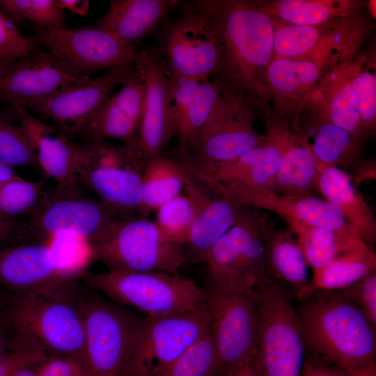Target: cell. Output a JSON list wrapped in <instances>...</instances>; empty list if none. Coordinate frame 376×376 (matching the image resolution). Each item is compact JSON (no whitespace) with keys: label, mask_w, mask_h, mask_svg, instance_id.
I'll return each instance as SVG.
<instances>
[{"label":"cell","mask_w":376,"mask_h":376,"mask_svg":"<svg viewBox=\"0 0 376 376\" xmlns=\"http://www.w3.org/2000/svg\"><path fill=\"white\" fill-rule=\"evenodd\" d=\"M154 49L169 74L193 79H215L221 61L216 33L207 18L191 1L180 15L164 22Z\"/></svg>","instance_id":"8fae6325"},{"label":"cell","mask_w":376,"mask_h":376,"mask_svg":"<svg viewBox=\"0 0 376 376\" xmlns=\"http://www.w3.org/2000/svg\"><path fill=\"white\" fill-rule=\"evenodd\" d=\"M0 162L13 169L39 166L25 132L8 111H0Z\"/></svg>","instance_id":"ab89813d"},{"label":"cell","mask_w":376,"mask_h":376,"mask_svg":"<svg viewBox=\"0 0 376 376\" xmlns=\"http://www.w3.org/2000/svg\"><path fill=\"white\" fill-rule=\"evenodd\" d=\"M287 224L313 273L322 269L339 256L367 244L357 234L308 226L295 221Z\"/></svg>","instance_id":"d6a6232c"},{"label":"cell","mask_w":376,"mask_h":376,"mask_svg":"<svg viewBox=\"0 0 376 376\" xmlns=\"http://www.w3.org/2000/svg\"><path fill=\"white\" fill-rule=\"evenodd\" d=\"M317 192L335 204L347 222L373 249L376 241V219L370 206L354 187L351 175L336 167L320 166Z\"/></svg>","instance_id":"f546056e"},{"label":"cell","mask_w":376,"mask_h":376,"mask_svg":"<svg viewBox=\"0 0 376 376\" xmlns=\"http://www.w3.org/2000/svg\"><path fill=\"white\" fill-rule=\"evenodd\" d=\"M179 1L111 0L107 12L97 19V28L120 42L136 48L146 37L165 22Z\"/></svg>","instance_id":"83f0119b"},{"label":"cell","mask_w":376,"mask_h":376,"mask_svg":"<svg viewBox=\"0 0 376 376\" xmlns=\"http://www.w3.org/2000/svg\"><path fill=\"white\" fill-rule=\"evenodd\" d=\"M75 276L61 269L45 242H27L0 250V286L22 296H72Z\"/></svg>","instance_id":"2e32d148"},{"label":"cell","mask_w":376,"mask_h":376,"mask_svg":"<svg viewBox=\"0 0 376 376\" xmlns=\"http://www.w3.org/2000/svg\"><path fill=\"white\" fill-rule=\"evenodd\" d=\"M46 358L41 352L15 351L0 361V376H12L23 365L39 363Z\"/></svg>","instance_id":"7dc6e473"},{"label":"cell","mask_w":376,"mask_h":376,"mask_svg":"<svg viewBox=\"0 0 376 376\" xmlns=\"http://www.w3.org/2000/svg\"><path fill=\"white\" fill-rule=\"evenodd\" d=\"M338 291L361 311L376 331V270L348 288Z\"/></svg>","instance_id":"f6af8a7d"},{"label":"cell","mask_w":376,"mask_h":376,"mask_svg":"<svg viewBox=\"0 0 376 376\" xmlns=\"http://www.w3.org/2000/svg\"><path fill=\"white\" fill-rule=\"evenodd\" d=\"M352 180L357 184L364 180H375V164L373 162L363 161L350 175Z\"/></svg>","instance_id":"f907efd6"},{"label":"cell","mask_w":376,"mask_h":376,"mask_svg":"<svg viewBox=\"0 0 376 376\" xmlns=\"http://www.w3.org/2000/svg\"><path fill=\"white\" fill-rule=\"evenodd\" d=\"M4 291H2L1 290H0V297L2 295V294L3 293Z\"/></svg>","instance_id":"94428289"},{"label":"cell","mask_w":376,"mask_h":376,"mask_svg":"<svg viewBox=\"0 0 376 376\" xmlns=\"http://www.w3.org/2000/svg\"><path fill=\"white\" fill-rule=\"evenodd\" d=\"M265 134L267 139L262 144L233 159L216 164L189 163L205 172L242 206L269 210L278 195L273 182L280 151L275 139Z\"/></svg>","instance_id":"9a60e30c"},{"label":"cell","mask_w":376,"mask_h":376,"mask_svg":"<svg viewBox=\"0 0 376 376\" xmlns=\"http://www.w3.org/2000/svg\"><path fill=\"white\" fill-rule=\"evenodd\" d=\"M88 289L79 286L75 298L84 322L89 375L131 376L147 315L127 309Z\"/></svg>","instance_id":"277c9868"},{"label":"cell","mask_w":376,"mask_h":376,"mask_svg":"<svg viewBox=\"0 0 376 376\" xmlns=\"http://www.w3.org/2000/svg\"><path fill=\"white\" fill-rule=\"evenodd\" d=\"M32 36H23L13 22L0 10V58L16 61L40 51Z\"/></svg>","instance_id":"ee69618b"},{"label":"cell","mask_w":376,"mask_h":376,"mask_svg":"<svg viewBox=\"0 0 376 376\" xmlns=\"http://www.w3.org/2000/svg\"><path fill=\"white\" fill-rule=\"evenodd\" d=\"M8 111L16 118L25 132L34 157L44 172L43 180L52 178L57 187L79 182V143L67 139L59 131L31 115L25 107L10 106Z\"/></svg>","instance_id":"d4e9b609"},{"label":"cell","mask_w":376,"mask_h":376,"mask_svg":"<svg viewBox=\"0 0 376 376\" xmlns=\"http://www.w3.org/2000/svg\"><path fill=\"white\" fill-rule=\"evenodd\" d=\"M257 361L263 376H301L306 350L293 293L273 279L256 289Z\"/></svg>","instance_id":"9c48e42d"},{"label":"cell","mask_w":376,"mask_h":376,"mask_svg":"<svg viewBox=\"0 0 376 376\" xmlns=\"http://www.w3.org/2000/svg\"><path fill=\"white\" fill-rule=\"evenodd\" d=\"M246 208L217 182L211 198L196 217L186 240V261L205 263L210 250L238 222Z\"/></svg>","instance_id":"f1b7e54d"},{"label":"cell","mask_w":376,"mask_h":376,"mask_svg":"<svg viewBox=\"0 0 376 376\" xmlns=\"http://www.w3.org/2000/svg\"><path fill=\"white\" fill-rule=\"evenodd\" d=\"M21 222L17 217L0 213V245L16 237Z\"/></svg>","instance_id":"681fc988"},{"label":"cell","mask_w":376,"mask_h":376,"mask_svg":"<svg viewBox=\"0 0 376 376\" xmlns=\"http://www.w3.org/2000/svg\"><path fill=\"white\" fill-rule=\"evenodd\" d=\"M249 105L240 97L224 93L191 149L173 156L196 164H216L233 159L262 144L267 137L255 130Z\"/></svg>","instance_id":"5bb4252c"},{"label":"cell","mask_w":376,"mask_h":376,"mask_svg":"<svg viewBox=\"0 0 376 376\" xmlns=\"http://www.w3.org/2000/svg\"><path fill=\"white\" fill-rule=\"evenodd\" d=\"M143 199L140 215L148 217L159 207L182 194L185 187L182 164L172 155L148 162L142 173Z\"/></svg>","instance_id":"d590c367"},{"label":"cell","mask_w":376,"mask_h":376,"mask_svg":"<svg viewBox=\"0 0 376 376\" xmlns=\"http://www.w3.org/2000/svg\"><path fill=\"white\" fill-rule=\"evenodd\" d=\"M13 352L10 340L0 321V361Z\"/></svg>","instance_id":"db71d44e"},{"label":"cell","mask_w":376,"mask_h":376,"mask_svg":"<svg viewBox=\"0 0 376 376\" xmlns=\"http://www.w3.org/2000/svg\"><path fill=\"white\" fill-rule=\"evenodd\" d=\"M269 211L281 217L286 223L295 221L308 226L357 234L335 204L315 195H277Z\"/></svg>","instance_id":"836d02e7"},{"label":"cell","mask_w":376,"mask_h":376,"mask_svg":"<svg viewBox=\"0 0 376 376\" xmlns=\"http://www.w3.org/2000/svg\"><path fill=\"white\" fill-rule=\"evenodd\" d=\"M144 95L137 148L146 166L165 154L173 136L170 116L169 79L162 58L152 49L139 52Z\"/></svg>","instance_id":"ffe728a7"},{"label":"cell","mask_w":376,"mask_h":376,"mask_svg":"<svg viewBox=\"0 0 376 376\" xmlns=\"http://www.w3.org/2000/svg\"><path fill=\"white\" fill-rule=\"evenodd\" d=\"M5 292L0 297V317L2 313L3 306V299H4Z\"/></svg>","instance_id":"91938a15"},{"label":"cell","mask_w":376,"mask_h":376,"mask_svg":"<svg viewBox=\"0 0 376 376\" xmlns=\"http://www.w3.org/2000/svg\"><path fill=\"white\" fill-rule=\"evenodd\" d=\"M356 64L357 58L330 68L311 94L307 106L313 107L316 118L363 139L365 136L351 86Z\"/></svg>","instance_id":"4316f807"},{"label":"cell","mask_w":376,"mask_h":376,"mask_svg":"<svg viewBox=\"0 0 376 376\" xmlns=\"http://www.w3.org/2000/svg\"><path fill=\"white\" fill-rule=\"evenodd\" d=\"M333 63L323 61L274 57L265 73V87L278 119L295 118Z\"/></svg>","instance_id":"cb8c5ba5"},{"label":"cell","mask_w":376,"mask_h":376,"mask_svg":"<svg viewBox=\"0 0 376 376\" xmlns=\"http://www.w3.org/2000/svg\"><path fill=\"white\" fill-rule=\"evenodd\" d=\"M265 251L268 276L287 287L297 300L303 299L310 284L308 265L291 230L276 228L269 223Z\"/></svg>","instance_id":"4dcf8cb0"},{"label":"cell","mask_w":376,"mask_h":376,"mask_svg":"<svg viewBox=\"0 0 376 376\" xmlns=\"http://www.w3.org/2000/svg\"><path fill=\"white\" fill-rule=\"evenodd\" d=\"M306 357L301 376H350L346 370Z\"/></svg>","instance_id":"c3c4849f"},{"label":"cell","mask_w":376,"mask_h":376,"mask_svg":"<svg viewBox=\"0 0 376 376\" xmlns=\"http://www.w3.org/2000/svg\"><path fill=\"white\" fill-rule=\"evenodd\" d=\"M346 370L350 376H376V364L374 361L362 367Z\"/></svg>","instance_id":"11a10c76"},{"label":"cell","mask_w":376,"mask_h":376,"mask_svg":"<svg viewBox=\"0 0 376 376\" xmlns=\"http://www.w3.org/2000/svg\"><path fill=\"white\" fill-rule=\"evenodd\" d=\"M15 62L0 58V77L12 67Z\"/></svg>","instance_id":"680465c9"},{"label":"cell","mask_w":376,"mask_h":376,"mask_svg":"<svg viewBox=\"0 0 376 376\" xmlns=\"http://www.w3.org/2000/svg\"><path fill=\"white\" fill-rule=\"evenodd\" d=\"M168 75L173 136L178 141L174 154L181 155L194 146L224 93L215 79Z\"/></svg>","instance_id":"44dd1931"},{"label":"cell","mask_w":376,"mask_h":376,"mask_svg":"<svg viewBox=\"0 0 376 376\" xmlns=\"http://www.w3.org/2000/svg\"><path fill=\"white\" fill-rule=\"evenodd\" d=\"M266 213L246 208L238 222L210 250L207 264L211 288L237 293L253 290L271 278L265 261Z\"/></svg>","instance_id":"ba28073f"},{"label":"cell","mask_w":376,"mask_h":376,"mask_svg":"<svg viewBox=\"0 0 376 376\" xmlns=\"http://www.w3.org/2000/svg\"><path fill=\"white\" fill-rule=\"evenodd\" d=\"M31 35L40 48L57 58L63 68L79 79L96 72L136 64L139 52L92 26L49 29L33 23Z\"/></svg>","instance_id":"4fadbf2b"},{"label":"cell","mask_w":376,"mask_h":376,"mask_svg":"<svg viewBox=\"0 0 376 376\" xmlns=\"http://www.w3.org/2000/svg\"><path fill=\"white\" fill-rule=\"evenodd\" d=\"M89 242L93 260L109 271L178 274L186 262L184 245L141 215L114 220Z\"/></svg>","instance_id":"5b68a950"},{"label":"cell","mask_w":376,"mask_h":376,"mask_svg":"<svg viewBox=\"0 0 376 376\" xmlns=\"http://www.w3.org/2000/svg\"><path fill=\"white\" fill-rule=\"evenodd\" d=\"M118 92L99 107L80 134L83 143L116 139L136 144L141 119L144 81L139 62Z\"/></svg>","instance_id":"7402d4cb"},{"label":"cell","mask_w":376,"mask_h":376,"mask_svg":"<svg viewBox=\"0 0 376 376\" xmlns=\"http://www.w3.org/2000/svg\"><path fill=\"white\" fill-rule=\"evenodd\" d=\"M299 302L306 356L344 370L375 361L376 331L339 291H313Z\"/></svg>","instance_id":"7a4b0ae2"},{"label":"cell","mask_w":376,"mask_h":376,"mask_svg":"<svg viewBox=\"0 0 376 376\" xmlns=\"http://www.w3.org/2000/svg\"><path fill=\"white\" fill-rule=\"evenodd\" d=\"M219 376H224V375H219Z\"/></svg>","instance_id":"6125c7cd"},{"label":"cell","mask_w":376,"mask_h":376,"mask_svg":"<svg viewBox=\"0 0 376 376\" xmlns=\"http://www.w3.org/2000/svg\"><path fill=\"white\" fill-rule=\"evenodd\" d=\"M212 26L221 48L216 77L224 93L249 104L269 100L265 73L274 57L275 25L258 1L194 0Z\"/></svg>","instance_id":"6da1fadb"},{"label":"cell","mask_w":376,"mask_h":376,"mask_svg":"<svg viewBox=\"0 0 376 376\" xmlns=\"http://www.w3.org/2000/svg\"><path fill=\"white\" fill-rule=\"evenodd\" d=\"M351 86L363 134L368 137L375 131L376 124V74L375 65H370L364 55L357 58Z\"/></svg>","instance_id":"60d3db41"},{"label":"cell","mask_w":376,"mask_h":376,"mask_svg":"<svg viewBox=\"0 0 376 376\" xmlns=\"http://www.w3.org/2000/svg\"><path fill=\"white\" fill-rule=\"evenodd\" d=\"M313 120V143L310 145L320 166H333L353 173L363 162V139L316 117Z\"/></svg>","instance_id":"e575fe53"},{"label":"cell","mask_w":376,"mask_h":376,"mask_svg":"<svg viewBox=\"0 0 376 376\" xmlns=\"http://www.w3.org/2000/svg\"><path fill=\"white\" fill-rule=\"evenodd\" d=\"M266 133L275 139L280 151L274 191L280 196L314 195L320 164L308 139L295 134L288 122L278 118L267 121Z\"/></svg>","instance_id":"484cf974"},{"label":"cell","mask_w":376,"mask_h":376,"mask_svg":"<svg viewBox=\"0 0 376 376\" xmlns=\"http://www.w3.org/2000/svg\"><path fill=\"white\" fill-rule=\"evenodd\" d=\"M207 326L204 307L194 312L146 315L131 376H156L197 340Z\"/></svg>","instance_id":"ac0fdd59"},{"label":"cell","mask_w":376,"mask_h":376,"mask_svg":"<svg viewBox=\"0 0 376 376\" xmlns=\"http://www.w3.org/2000/svg\"><path fill=\"white\" fill-rule=\"evenodd\" d=\"M84 285L112 301L147 315L187 313L203 308L204 294L192 281L166 272H86Z\"/></svg>","instance_id":"52a82bcc"},{"label":"cell","mask_w":376,"mask_h":376,"mask_svg":"<svg viewBox=\"0 0 376 376\" xmlns=\"http://www.w3.org/2000/svg\"><path fill=\"white\" fill-rule=\"evenodd\" d=\"M79 181L45 193L38 208L21 222L16 237L47 242L60 233H71L91 242L111 223L120 219Z\"/></svg>","instance_id":"30bf717a"},{"label":"cell","mask_w":376,"mask_h":376,"mask_svg":"<svg viewBox=\"0 0 376 376\" xmlns=\"http://www.w3.org/2000/svg\"><path fill=\"white\" fill-rule=\"evenodd\" d=\"M61 8L67 10L73 15L85 17L88 15L90 2L88 0H58Z\"/></svg>","instance_id":"816d5d0a"},{"label":"cell","mask_w":376,"mask_h":376,"mask_svg":"<svg viewBox=\"0 0 376 376\" xmlns=\"http://www.w3.org/2000/svg\"><path fill=\"white\" fill-rule=\"evenodd\" d=\"M46 243L59 267L78 278L81 279L87 272V266L93 260L90 242L78 235L60 233L52 237Z\"/></svg>","instance_id":"7bdbcfd3"},{"label":"cell","mask_w":376,"mask_h":376,"mask_svg":"<svg viewBox=\"0 0 376 376\" xmlns=\"http://www.w3.org/2000/svg\"><path fill=\"white\" fill-rule=\"evenodd\" d=\"M219 355L207 328L180 356L156 376H219Z\"/></svg>","instance_id":"74e56055"},{"label":"cell","mask_w":376,"mask_h":376,"mask_svg":"<svg viewBox=\"0 0 376 376\" xmlns=\"http://www.w3.org/2000/svg\"><path fill=\"white\" fill-rule=\"evenodd\" d=\"M274 20V57L278 58L333 63L347 61L352 59L364 35L362 23L354 15L318 26Z\"/></svg>","instance_id":"e0dca14e"},{"label":"cell","mask_w":376,"mask_h":376,"mask_svg":"<svg viewBox=\"0 0 376 376\" xmlns=\"http://www.w3.org/2000/svg\"><path fill=\"white\" fill-rule=\"evenodd\" d=\"M262 9L285 24L318 26L353 16L359 3L350 0H277L258 1Z\"/></svg>","instance_id":"1f68e13d"},{"label":"cell","mask_w":376,"mask_h":376,"mask_svg":"<svg viewBox=\"0 0 376 376\" xmlns=\"http://www.w3.org/2000/svg\"><path fill=\"white\" fill-rule=\"evenodd\" d=\"M45 180L31 182L19 178L0 184V213L17 217L31 215L43 199Z\"/></svg>","instance_id":"b9f144b4"},{"label":"cell","mask_w":376,"mask_h":376,"mask_svg":"<svg viewBox=\"0 0 376 376\" xmlns=\"http://www.w3.org/2000/svg\"><path fill=\"white\" fill-rule=\"evenodd\" d=\"M21 178L13 168L0 162V184Z\"/></svg>","instance_id":"9f6ffc18"},{"label":"cell","mask_w":376,"mask_h":376,"mask_svg":"<svg viewBox=\"0 0 376 376\" xmlns=\"http://www.w3.org/2000/svg\"><path fill=\"white\" fill-rule=\"evenodd\" d=\"M225 376H263L256 357L251 361L231 370Z\"/></svg>","instance_id":"f5cc1de1"},{"label":"cell","mask_w":376,"mask_h":376,"mask_svg":"<svg viewBox=\"0 0 376 376\" xmlns=\"http://www.w3.org/2000/svg\"><path fill=\"white\" fill-rule=\"evenodd\" d=\"M203 294L208 329L225 376L257 355L258 313L256 290L228 293L208 286Z\"/></svg>","instance_id":"7c38bea8"},{"label":"cell","mask_w":376,"mask_h":376,"mask_svg":"<svg viewBox=\"0 0 376 376\" xmlns=\"http://www.w3.org/2000/svg\"><path fill=\"white\" fill-rule=\"evenodd\" d=\"M83 79L69 73L54 54L40 50L15 61L0 77V102L26 108L29 103Z\"/></svg>","instance_id":"603a6c76"},{"label":"cell","mask_w":376,"mask_h":376,"mask_svg":"<svg viewBox=\"0 0 376 376\" xmlns=\"http://www.w3.org/2000/svg\"><path fill=\"white\" fill-rule=\"evenodd\" d=\"M79 143V181L118 217L140 215L145 168L136 144L108 139Z\"/></svg>","instance_id":"8992f818"},{"label":"cell","mask_w":376,"mask_h":376,"mask_svg":"<svg viewBox=\"0 0 376 376\" xmlns=\"http://www.w3.org/2000/svg\"><path fill=\"white\" fill-rule=\"evenodd\" d=\"M38 376H90L84 358L48 356L37 365Z\"/></svg>","instance_id":"bcb514c9"},{"label":"cell","mask_w":376,"mask_h":376,"mask_svg":"<svg viewBox=\"0 0 376 376\" xmlns=\"http://www.w3.org/2000/svg\"><path fill=\"white\" fill-rule=\"evenodd\" d=\"M75 293L22 296L5 292L0 321L13 350L86 360L84 322Z\"/></svg>","instance_id":"3957f363"},{"label":"cell","mask_w":376,"mask_h":376,"mask_svg":"<svg viewBox=\"0 0 376 376\" xmlns=\"http://www.w3.org/2000/svg\"><path fill=\"white\" fill-rule=\"evenodd\" d=\"M135 65L115 68L100 76L79 81L29 103L26 108L51 118L61 134L71 141L80 135L113 90L127 79Z\"/></svg>","instance_id":"d6986e66"},{"label":"cell","mask_w":376,"mask_h":376,"mask_svg":"<svg viewBox=\"0 0 376 376\" xmlns=\"http://www.w3.org/2000/svg\"><path fill=\"white\" fill-rule=\"evenodd\" d=\"M39 363H27L23 365L18 369H17L12 375V376H38L37 365Z\"/></svg>","instance_id":"6f0895ef"},{"label":"cell","mask_w":376,"mask_h":376,"mask_svg":"<svg viewBox=\"0 0 376 376\" xmlns=\"http://www.w3.org/2000/svg\"><path fill=\"white\" fill-rule=\"evenodd\" d=\"M375 270L376 255L373 249L366 244L339 256L322 269L313 272L305 297L316 290H343Z\"/></svg>","instance_id":"8d00e7d4"},{"label":"cell","mask_w":376,"mask_h":376,"mask_svg":"<svg viewBox=\"0 0 376 376\" xmlns=\"http://www.w3.org/2000/svg\"><path fill=\"white\" fill-rule=\"evenodd\" d=\"M0 10L13 22L30 20L49 29L68 28L58 0H0Z\"/></svg>","instance_id":"f35d334b"}]
</instances>
